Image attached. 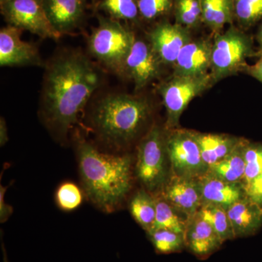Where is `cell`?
<instances>
[{
  "label": "cell",
  "mask_w": 262,
  "mask_h": 262,
  "mask_svg": "<svg viewBox=\"0 0 262 262\" xmlns=\"http://www.w3.org/2000/svg\"><path fill=\"white\" fill-rule=\"evenodd\" d=\"M256 39L259 46V52L258 54L262 53V24L260 25L259 28L258 29L257 34H256Z\"/></svg>",
  "instance_id": "d590c367"
},
{
  "label": "cell",
  "mask_w": 262,
  "mask_h": 262,
  "mask_svg": "<svg viewBox=\"0 0 262 262\" xmlns=\"http://www.w3.org/2000/svg\"><path fill=\"white\" fill-rule=\"evenodd\" d=\"M22 29L8 25L0 31L1 67L39 65V52L32 43L22 40Z\"/></svg>",
  "instance_id": "4fadbf2b"
},
{
  "label": "cell",
  "mask_w": 262,
  "mask_h": 262,
  "mask_svg": "<svg viewBox=\"0 0 262 262\" xmlns=\"http://www.w3.org/2000/svg\"><path fill=\"white\" fill-rule=\"evenodd\" d=\"M193 133L199 144L202 158L208 166L230 154L244 139L225 134Z\"/></svg>",
  "instance_id": "d6986e66"
},
{
  "label": "cell",
  "mask_w": 262,
  "mask_h": 262,
  "mask_svg": "<svg viewBox=\"0 0 262 262\" xmlns=\"http://www.w3.org/2000/svg\"><path fill=\"white\" fill-rule=\"evenodd\" d=\"M136 176L151 192L162 190L171 168L166 147V133L153 125L138 148Z\"/></svg>",
  "instance_id": "5b68a950"
},
{
  "label": "cell",
  "mask_w": 262,
  "mask_h": 262,
  "mask_svg": "<svg viewBox=\"0 0 262 262\" xmlns=\"http://www.w3.org/2000/svg\"><path fill=\"white\" fill-rule=\"evenodd\" d=\"M192 40L189 29L168 21L158 24L148 34V42L162 63L172 67L182 48Z\"/></svg>",
  "instance_id": "8fae6325"
},
{
  "label": "cell",
  "mask_w": 262,
  "mask_h": 262,
  "mask_svg": "<svg viewBox=\"0 0 262 262\" xmlns=\"http://www.w3.org/2000/svg\"><path fill=\"white\" fill-rule=\"evenodd\" d=\"M155 201L156 218L152 229H167L184 234L187 220H184L180 215L182 214L165 201L163 196H157Z\"/></svg>",
  "instance_id": "603a6c76"
},
{
  "label": "cell",
  "mask_w": 262,
  "mask_h": 262,
  "mask_svg": "<svg viewBox=\"0 0 262 262\" xmlns=\"http://www.w3.org/2000/svg\"><path fill=\"white\" fill-rule=\"evenodd\" d=\"M251 38L232 27L213 41L211 75L215 82L244 70L246 60L255 56Z\"/></svg>",
  "instance_id": "8992f818"
},
{
  "label": "cell",
  "mask_w": 262,
  "mask_h": 262,
  "mask_svg": "<svg viewBox=\"0 0 262 262\" xmlns=\"http://www.w3.org/2000/svg\"><path fill=\"white\" fill-rule=\"evenodd\" d=\"M56 199L62 210L73 211L82 203V194L80 188L74 183L66 182L57 189Z\"/></svg>",
  "instance_id": "f546056e"
},
{
  "label": "cell",
  "mask_w": 262,
  "mask_h": 262,
  "mask_svg": "<svg viewBox=\"0 0 262 262\" xmlns=\"http://www.w3.org/2000/svg\"><path fill=\"white\" fill-rule=\"evenodd\" d=\"M184 236L185 248L200 258H208L223 244L214 229L199 211L188 219Z\"/></svg>",
  "instance_id": "9a60e30c"
},
{
  "label": "cell",
  "mask_w": 262,
  "mask_h": 262,
  "mask_svg": "<svg viewBox=\"0 0 262 262\" xmlns=\"http://www.w3.org/2000/svg\"><path fill=\"white\" fill-rule=\"evenodd\" d=\"M244 154L246 163L244 185H246L262 173V144L245 139Z\"/></svg>",
  "instance_id": "83f0119b"
},
{
  "label": "cell",
  "mask_w": 262,
  "mask_h": 262,
  "mask_svg": "<svg viewBox=\"0 0 262 262\" xmlns=\"http://www.w3.org/2000/svg\"><path fill=\"white\" fill-rule=\"evenodd\" d=\"M198 181L203 205H215L227 210L236 202L246 198L242 183L225 182L207 173Z\"/></svg>",
  "instance_id": "2e32d148"
},
{
  "label": "cell",
  "mask_w": 262,
  "mask_h": 262,
  "mask_svg": "<svg viewBox=\"0 0 262 262\" xmlns=\"http://www.w3.org/2000/svg\"><path fill=\"white\" fill-rule=\"evenodd\" d=\"M166 147L171 173L188 179H199L208 166L192 130L175 128L166 134Z\"/></svg>",
  "instance_id": "ba28073f"
},
{
  "label": "cell",
  "mask_w": 262,
  "mask_h": 262,
  "mask_svg": "<svg viewBox=\"0 0 262 262\" xmlns=\"http://www.w3.org/2000/svg\"><path fill=\"white\" fill-rule=\"evenodd\" d=\"M2 248H3V261L4 262H9L8 259V257H7L6 251H5V246H2Z\"/></svg>",
  "instance_id": "8d00e7d4"
},
{
  "label": "cell",
  "mask_w": 262,
  "mask_h": 262,
  "mask_svg": "<svg viewBox=\"0 0 262 262\" xmlns=\"http://www.w3.org/2000/svg\"><path fill=\"white\" fill-rule=\"evenodd\" d=\"M173 0H138L139 14L146 20H154L168 13Z\"/></svg>",
  "instance_id": "4dcf8cb0"
},
{
  "label": "cell",
  "mask_w": 262,
  "mask_h": 262,
  "mask_svg": "<svg viewBox=\"0 0 262 262\" xmlns=\"http://www.w3.org/2000/svg\"><path fill=\"white\" fill-rule=\"evenodd\" d=\"M162 65L149 42L136 37L120 75L132 80L139 91L159 77Z\"/></svg>",
  "instance_id": "30bf717a"
},
{
  "label": "cell",
  "mask_w": 262,
  "mask_h": 262,
  "mask_svg": "<svg viewBox=\"0 0 262 262\" xmlns=\"http://www.w3.org/2000/svg\"><path fill=\"white\" fill-rule=\"evenodd\" d=\"M176 23L186 28L196 27L202 20L201 0H174Z\"/></svg>",
  "instance_id": "484cf974"
},
{
  "label": "cell",
  "mask_w": 262,
  "mask_h": 262,
  "mask_svg": "<svg viewBox=\"0 0 262 262\" xmlns=\"http://www.w3.org/2000/svg\"><path fill=\"white\" fill-rule=\"evenodd\" d=\"M215 83L211 73L199 77L174 76L158 87V93L166 110V127L173 130L178 126L182 113L189 103Z\"/></svg>",
  "instance_id": "52a82bcc"
},
{
  "label": "cell",
  "mask_w": 262,
  "mask_h": 262,
  "mask_svg": "<svg viewBox=\"0 0 262 262\" xmlns=\"http://www.w3.org/2000/svg\"><path fill=\"white\" fill-rule=\"evenodd\" d=\"M8 139L9 138H8L6 123L4 119L1 117V120H0V144L1 146H4L8 142Z\"/></svg>",
  "instance_id": "e575fe53"
},
{
  "label": "cell",
  "mask_w": 262,
  "mask_h": 262,
  "mask_svg": "<svg viewBox=\"0 0 262 262\" xmlns=\"http://www.w3.org/2000/svg\"><path fill=\"white\" fill-rule=\"evenodd\" d=\"M100 8L115 20H132L139 14L138 0H102Z\"/></svg>",
  "instance_id": "4316f807"
},
{
  "label": "cell",
  "mask_w": 262,
  "mask_h": 262,
  "mask_svg": "<svg viewBox=\"0 0 262 262\" xmlns=\"http://www.w3.org/2000/svg\"><path fill=\"white\" fill-rule=\"evenodd\" d=\"M161 191L164 199L187 220L195 215L203 205L198 179L171 173Z\"/></svg>",
  "instance_id": "7c38bea8"
},
{
  "label": "cell",
  "mask_w": 262,
  "mask_h": 262,
  "mask_svg": "<svg viewBox=\"0 0 262 262\" xmlns=\"http://www.w3.org/2000/svg\"><path fill=\"white\" fill-rule=\"evenodd\" d=\"M147 100L127 94H111L97 103L93 121L98 135L114 146L130 142L151 115Z\"/></svg>",
  "instance_id": "3957f363"
},
{
  "label": "cell",
  "mask_w": 262,
  "mask_h": 262,
  "mask_svg": "<svg viewBox=\"0 0 262 262\" xmlns=\"http://www.w3.org/2000/svg\"><path fill=\"white\" fill-rule=\"evenodd\" d=\"M1 13L9 25L43 39L61 37L48 19L42 0H11L1 3Z\"/></svg>",
  "instance_id": "9c48e42d"
},
{
  "label": "cell",
  "mask_w": 262,
  "mask_h": 262,
  "mask_svg": "<svg viewBox=\"0 0 262 262\" xmlns=\"http://www.w3.org/2000/svg\"><path fill=\"white\" fill-rule=\"evenodd\" d=\"M258 56H259V58L255 63V64L247 65L245 67L244 70L248 75L251 76L262 84V53L258 54Z\"/></svg>",
  "instance_id": "836d02e7"
},
{
  "label": "cell",
  "mask_w": 262,
  "mask_h": 262,
  "mask_svg": "<svg viewBox=\"0 0 262 262\" xmlns=\"http://www.w3.org/2000/svg\"><path fill=\"white\" fill-rule=\"evenodd\" d=\"M52 26L60 34L75 29L83 17L84 0H42Z\"/></svg>",
  "instance_id": "e0dca14e"
},
{
  "label": "cell",
  "mask_w": 262,
  "mask_h": 262,
  "mask_svg": "<svg viewBox=\"0 0 262 262\" xmlns=\"http://www.w3.org/2000/svg\"><path fill=\"white\" fill-rule=\"evenodd\" d=\"M244 141V139L241 144L225 158L208 166L206 173L225 182L244 184L246 170Z\"/></svg>",
  "instance_id": "ffe728a7"
},
{
  "label": "cell",
  "mask_w": 262,
  "mask_h": 262,
  "mask_svg": "<svg viewBox=\"0 0 262 262\" xmlns=\"http://www.w3.org/2000/svg\"><path fill=\"white\" fill-rule=\"evenodd\" d=\"M11 1V0H0V3H7V2Z\"/></svg>",
  "instance_id": "74e56055"
},
{
  "label": "cell",
  "mask_w": 262,
  "mask_h": 262,
  "mask_svg": "<svg viewBox=\"0 0 262 262\" xmlns=\"http://www.w3.org/2000/svg\"><path fill=\"white\" fill-rule=\"evenodd\" d=\"M234 237L253 235L262 226V207L245 198L227 210Z\"/></svg>",
  "instance_id": "ac0fdd59"
},
{
  "label": "cell",
  "mask_w": 262,
  "mask_h": 262,
  "mask_svg": "<svg viewBox=\"0 0 262 262\" xmlns=\"http://www.w3.org/2000/svg\"><path fill=\"white\" fill-rule=\"evenodd\" d=\"M202 21L219 32L235 16L234 0H201Z\"/></svg>",
  "instance_id": "44dd1931"
},
{
  "label": "cell",
  "mask_w": 262,
  "mask_h": 262,
  "mask_svg": "<svg viewBox=\"0 0 262 262\" xmlns=\"http://www.w3.org/2000/svg\"><path fill=\"white\" fill-rule=\"evenodd\" d=\"M147 234L158 253L168 254L180 252L185 248L184 234L167 229H152Z\"/></svg>",
  "instance_id": "d4e9b609"
},
{
  "label": "cell",
  "mask_w": 262,
  "mask_h": 262,
  "mask_svg": "<svg viewBox=\"0 0 262 262\" xmlns=\"http://www.w3.org/2000/svg\"><path fill=\"white\" fill-rule=\"evenodd\" d=\"M234 12L238 21L248 27L262 19V0H234Z\"/></svg>",
  "instance_id": "f1b7e54d"
},
{
  "label": "cell",
  "mask_w": 262,
  "mask_h": 262,
  "mask_svg": "<svg viewBox=\"0 0 262 262\" xmlns=\"http://www.w3.org/2000/svg\"><path fill=\"white\" fill-rule=\"evenodd\" d=\"M101 82L99 71L82 52H63L53 58L46 68L43 84L46 122L59 134H67Z\"/></svg>",
  "instance_id": "6da1fadb"
},
{
  "label": "cell",
  "mask_w": 262,
  "mask_h": 262,
  "mask_svg": "<svg viewBox=\"0 0 262 262\" xmlns=\"http://www.w3.org/2000/svg\"><path fill=\"white\" fill-rule=\"evenodd\" d=\"M130 211L134 220L146 232L152 229L156 218V201L154 196L144 189L139 190L131 200Z\"/></svg>",
  "instance_id": "7402d4cb"
},
{
  "label": "cell",
  "mask_w": 262,
  "mask_h": 262,
  "mask_svg": "<svg viewBox=\"0 0 262 262\" xmlns=\"http://www.w3.org/2000/svg\"><path fill=\"white\" fill-rule=\"evenodd\" d=\"M134 33L113 18H101L90 36V54L108 70L120 75L122 66L134 44Z\"/></svg>",
  "instance_id": "277c9868"
},
{
  "label": "cell",
  "mask_w": 262,
  "mask_h": 262,
  "mask_svg": "<svg viewBox=\"0 0 262 262\" xmlns=\"http://www.w3.org/2000/svg\"><path fill=\"white\" fill-rule=\"evenodd\" d=\"M8 187H0V222H6L13 213V208L7 205L5 201V194Z\"/></svg>",
  "instance_id": "d6a6232c"
},
{
  "label": "cell",
  "mask_w": 262,
  "mask_h": 262,
  "mask_svg": "<svg viewBox=\"0 0 262 262\" xmlns=\"http://www.w3.org/2000/svg\"><path fill=\"white\" fill-rule=\"evenodd\" d=\"M213 41L199 39L190 41L182 48L173 66V75L199 77L210 73Z\"/></svg>",
  "instance_id": "5bb4252c"
},
{
  "label": "cell",
  "mask_w": 262,
  "mask_h": 262,
  "mask_svg": "<svg viewBox=\"0 0 262 262\" xmlns=\"http://www.w3.org/2000/svg\"><path fill=\"white\" fill-rule=\"evenodd\" d=\"M77 152L81 178L90 199L103 211H114L130 189V157L105 154L86 141L79 144Z\"/></svg>",
  "instance_id": "7a4b0ae2"
},
{
  "label": "cell",
  "mask_w": 262,
  "mask_h": 262,
  "mask_svg": "<svg viewBox=\"0 0 262 262\" xmlns=\"http://www.w3.org/2000/svg\"><path fill=\"white\" fill-rule=\"evenodd\" d=\"M203 218L212 226L222 242L235 239L227 210L215 205L205 204L199 210Z\"/></svg>",
  "instance_id": "cb8c5ba5"
},
{
  "label": "cell",
  "mask_w": 262,
  "mask_h": 262,
  "mask_svg": "<svg viewBox=\"0 0 262 262\" xmlns=\"http://www.w3.org/2000/svg\"><path fill=\"white\" fill-rule=\"evenodd\" d=\"M246 198L262 207V173L244 185Z\"/></svg>",
  "instance_id": "1f68e13d"
}]
</instances>
